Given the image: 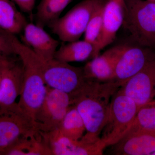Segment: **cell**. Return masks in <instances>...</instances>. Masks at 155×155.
Segmentation results:
<instances>
[{
  "label": "cell",
  "mask_w": 155,
  "mask_h": 155,
  "mask_svg": "<svg viewBox=\"0 0 155 155\" xmlns=\"http://www.w3.org/2000/svg\"><path fill=\"white\" fill-rule=\"evenodd\" d=\"M12 62H13V61H12ZM11 63H10V64H11ZM9 64H8V65H9ZM8 65H7V66H8ZM6 66H5V67H3V68H0V81H1V78H2V71H3V69H4V68H5V67H6Z\"/></svg>",
  "instance_id": "27"
},
{
  "label": "cell",
  "mask_w": 155,
  "mask_h": 155,
  "mask_svg": "<svg viewBox=\"0 0 155 155\" xmlns=\"http://www.w3.org/2000/svg\"><path fill=\"white\" fill-rule=\"evenodd\" d=\"M11 57L0 55V68L5 67L14 61Z\"/></svg>",
  "instance_id": "26"
},
{
  "label": "cell",
  "mask_w": 155,
  "mask_h": 155,
  "mask_svg": "<svg viewBox=\"0 0 155 155\" xmlns=\"http://www.w3.org/2000/svg\"><path fill=\"white\" fill-rule=\"evenodd\" d=\"M125 8V0H107L103 11L101 40L96 50L94 58L115 39L116 34L124 22Z\"/></svg>",
  "instance_id": "12"
},
{
  "label": "cell",
  "mask_w": 155,
  "mask_h": 155,
  "mask_svg": "<svg viewBox=\"0 0 155 155\" xmlns=\"http://www.w3.org/2000/svg\"><path fill=\"white\" fill-rule=\"evenodd\" d=\"M26 17L11 0H0V29L16 35L23 31Z\"/></svg>",
  "instance_id": "18"
},
{
  "label": "cell",
  "mask_w": 155,
  "mask_h": 155,
  "mask_svg": "<svg viewBox=\"0 0 155 155\" xmlns=\"http://www.w3.org/2000/svg\"><path fill=\"white\" fill-rule=\"evenodd\" d=\"M139 109L133 100L120 89L114 94L101 137L106 147L116 144L127 133Z\"/></svg>",
  "instance_id": "4"
},
{
  "label": "cell",
  "mask_w": 155,
  "mask_h": 155,
  "mask_svg": "<svg viewBox=\"0 0 155 155\" xmlns=\"http://www.w3.org/2000/svg\"><path fill=\"white\" fill-rule=\"evenodd\" d=\"M6 33L23 68V84L17 106L35 125V115L44 101L47 91L39 58L16 35Z\"/></svg>",
  "instance_id": "2"
},
{
  "label": "cell",
  "mask_w": 155,
  "mask_h": 155,
  "mask_svg": "<svg viewBox=\"0 0 155 155\" xmlns=\"http://www.w3.org/2000/svg\"><path fill=\"white\" fill-rule=\"evenodd\" d=\"M125 47L116 46L93 58L83 67L84 74L87 80L101 82L115 81V66Z\"/></svg>",
  "instance_id": "13"
},
{
  "label": "cell",
  "mask_w": 155,
  "mask_h": 155,
  "mask_svg": "<svg viewBox=\"0 0 155 155\" xmlns=\"http://www.w3.org/2000/svg\"><path fill=\"white\" fill-rule=\"evenodd\" d=\"M134 131L155 132V99L139 109L127 132Z\"/></svg>",
  "instance_id": "22"
},
{
  "label": "cell",
  "mask_w": 155,
  "mask_h": 155,
  "mask_svg": "<svg viewBox=\"0 0 155 155\" xmlns=\"http://www.w3.org/2000/svg\"><path fill=\"white\" fill-rule=\"evenodd\" d=\"M23 84V68L22 63L15 61L6 66L2 71L0 81V109L12 107L17 103Z\"/></svg>",
  "instance_id": "15"
},
{
  "label": "cell",
  "mask_w": 155,
  "mask_h": 155,
  "mask_svg": "<svg viewBox=\"0 0 155 155\" xmlns=\"http://www.w3.org/2000/svg\"><path fill=\"white\" fill-rule=\"evenodd\" d=\"M73 105L71 96L47 86L44 101L35 119L36 130L47 132L59 128L69 108Z\"/></svg>",
  "instance_id": "7"
},
{
  "label": "cell",
  "mask_w": 155,
  "mask_h": 155,
  "mask_svg": "<svg viewBox=\"0 0 155 155\" xmlns=\"http://www.w3.org/2000/svg\"><path fill=\"white\" fill-rule=\"evenodd\" d=\"M155 57V50L140 46H125L115 66V81L123 85Z\"/></svg>",
  "instance_id": "11"
},
{
  "label": "cell",
  "mask_w": 155,
  "mask_h": 155,
  "mask_svg": "<svg viewBox=\"0 0 155 155\" xmlns=\"http://www.w3.org/2000/svg\"><path fill=\"white\" fill-rule=\"evenodd\" d=\"M133 100L139 108L155 97V57L138 73L130 78L120 88Z\"/></svg>",
  "instance_id": "10"
},
{
  "label": "cell",
  "mask_w": 155,
  "mask_h": 155,
  "mask_svg": "<svg viewBox=\"0 0 155 155\" xmlns=\"http://www.w3.org/2000/svg\"><path fill=\"white\" fill-rule=\"evenodd\" d=\"M21 39L39 58L47 61L54 59L59 42L36 24L28 22L23 29Z\"/></svg>",
  "instance_id": "14"
},
{
  "label": "cell",
  "mask_w": 155,
  "mask_h": 155,
  "mask_svg": "<svg viewBox=\"0 0 155 155\" xmlns=\"http://www.w3.org/2000/svg\"><path fill=\"white\" fill-rule=\"evenodd\" d=\"M22 12L30 15L31 18L33 17L32 11L35 5L36 0H12Z\"/></svg>",
  "instance_id": "25"
},
{
  "label": "cell",
  "mask_w": 155,
  "mask_h": 155,
  "mask_svg": "<svg viewBox=\"0 0 155 155\" xmlns=\"http://www.w3.org/2000/svg\"><path fill=\"white\" fill-rule=\"evenodd\" d=\"M0 55L7 56L16 55L5 32L1 29H0Z\"/></svg>",
  "instance_id": "24"
},
{
  "label": "cell",
  "mask_w": 155,
  "mask_h": 155,
  "mask_svg": "<svg viewBox=\"0 0 155 155\" xmlns=\"http://www.w3.org/2000/svg\"><path fill=\"white\" fill-rule=\"evenodd\" d=\"M95 50L94 46L89 42L77 40L62 45L56 51L54 58L67 63L82 62L93 59Z\"/></svg>",
  "instance_id": "19"
},
{
  "label": "cell",
  "mask_w": 155,
  "mask_h": 155,
  "mask_svg": "<svg viewBox=\"0 0 155 155\" xmlns=\"http://www.w3.org/2000/svg\"><path fill=\"white\" fill-rule=\"evenodd\" d=\"M122 85L116 81L101 82L87 80L83 88L73 98V105L86 128L81 140L95 143L101 139L100 135L107 120L112 98Z\"/></svg>",
  "instance_id": "1"
},
{
  "label": "cell",
  "mask_w": 155,
  "mask_h": 155,
  "mask_svg": "<svg viewBox=\"0 0 155 155\" xmlns=\"http://www.w3.org/2000/svg\"><path fill=\"white\" fill-rule=\"evenodd\" d=\"M73 0H41L33 15L35 24L44 28L59 19L61 13Z\"/></svg>",
  "instance_id": "20"
},
{
  "label": "cell",
  "mask_w": 155,
  "mask_h": 155,
  "mask_svg": "<svg viewBox=\"0 0 155 155\" xmlns=\"http://www.w3.org/2000/svg\"><path fill=\"white\" fill-rule=\"evenodd\" d=\"M43 136L51 155H102L106 148L101 139L95 143L73 140L64 136L59 128L44 132Z\"/></svg>",
  "instance_id": "9"
},
{
  "label": "cell",
  "mask_w": 155,
  "mask_h": 155,
  "mask_svg": "<svg viewBox=\"0 0 155 155\" xmlns=\"http://www.w3.org/2000/svg\"><path fill=\"white\" fill-rule=\"evenodd\" d=\"M4 155H51L41 132L37 130L20 138Z\"/></svg>",
  "instance_id": "17"
},
{
  "label": "cell",
  "mask_w": 155,
  "mask_h": 155,
  "mask_svg": "<svg viewBox=\"0 0 155 155\" xmlns=\"http://www.w3.org/2000/svg\"><path fill=\"white\" fill-rule=\"evenodd\" d=\"M36 130L17 104L12 107L0 109V155H4L20 138Z\"/></svg>",
  "instance_id": "8"
},
{
  "label": "cell",
  "mask_w": 155,
  "mask_h": 155,
  "mask_svg": "<svg viewBox=\"0 0 155 155\" xmlns=\"http://www.w3.org/2000/svg\"><path fill=\"white\" fill-rule=\"evenodd\" d=\"M152 155H155V151L152 154Z\"/></svg>",
  "instance_id": "28"
},
{
  "label": "cell",
  "mask_w": 155,
  "mask_h": 155,
  "mask_svg": "<svg viewBox=\"0 0 155 155\" xmlns=\"http://www.w3.org/2000/svg\"><path fill=\"white\" fill-rule=\"evenodd\" d=\"M107 0H84L49 25L53 33L64 42L78 40L84 33L95 11Z\"/></svg>",
  "instance_id": "5"
},
{
  "label": "cell",
  "mask_w": 155,
  "mask_h": 155,
  "mask_svg": "<svg viewBox=\"0 0 155 155\" xmlns=\"http://www.w3.org/2000/svg\"><path fill=\"white\" fill-rule=\"evenodd\" d=\"M123 24L139 46L155 50V0H127Z\"/></svg>",
  "instance_id": "3"
},
{
  "label": "cell",
  "mask_w": 155,
  "mask_h": 155,
  "mask_svg": "<svg viewBox=\"0 0 155 155\" xmlns=\"http://www.w3.org/2000/svg\"><path fill=\"white\" fill-rule=\"evenodd\" d=\"M59 129L64 136L73 140H80L84 135L85 125L75 106L69 108Z\"/></svg>",
  "instance_id": "21"
},
{
  "label": "cell",
  "mask_w": 155,
  "mask_h": 155,
  "mask_svg": "<svg viewBox=\"0 0 155 155\" xmlns=\"http://www.w3.org/2000/svg\"><path fill=\"white\" fill-rule=\"evenodd\" d=\"M111 146L114 155H152L155 151V132L129 131Z\"/></svg>",
  "instance_id": "16"
},
{
  "label": "cell",
  "mask_w": 155,
  "mask_h": 155,
  "mask_svg": "<svg viewBox=\"0 0 155 155\" xmlns=\"http://www.w3.org/2000/svg\"><path fill=\"white\" fill-rule=\"evenodd\" d=\"M105 3L100 6L93 14L84 33V40L93 45L95 47L94 58L101 36L103 11Z\"/></svg>",
  "instance_id": "23"
},
{
  "label": "cell",
  "mask_w": 155,
  "mask_h": 155,
  "mask_svg": "<svg viewBox=\"0 0 155 155\" xmlns=\"http://www.w3.org/2000/svg\"><path fill=\"white\" fill-rule=\"evenodd\" d=\"M39 61L46 85L68 94L73 100L86 83L83 67H74L54 58L45 61L39 58Z\"/></svg>",
  "instance_id": "6"
},
{
  "label": "cell",
  "mask_w": 155,
  "mask_h": 155,
  "mask_svg": "<svg viewBox=\"0 0 155 155\" xmlns=\"http://www.w3.org/2000/svg\"><path fill=\"white\" fill-rule=\"evenodd\" d=\"M151 1H153V0H151Z\"/></svg>",
  "instance_id": "29"
}]
</instances>
